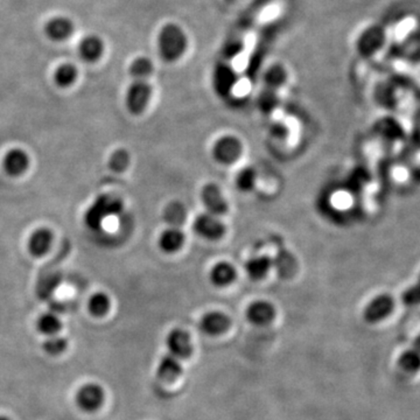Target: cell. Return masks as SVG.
<instances>
[{"mask_svg": "<svg viewBox=\"0 0 420 420\" xmlns=\"http://www.w3.org/2000/svg\"><path fill=\"white\" fill-rule=\"evenodd\" d=\"M168 354L173 355L177 359L187 360L193 354V344L189 333L182 328L172 329L166 338Z\"/></svg>", "mask_w": 420, "mask_h": 420, "instance_id": "obj_7", "label": "cell"}, {"mask_svg": "<svg viewBox=\"0 0 420 420\" xmlns=\"http://www.w3.org/2000/svg\"><path fill=\"white\" fill-rule=\"evenodd\" d=\"M277 91H276V90H271V89H264L263 93H261V95H259V110H261L263 113L269 115V113L274 111V109L277 108Z\"/></svg>", "mask_w": 420, "mask_h": 420, "instance_id": "obj_26", "label": "cell"}, {"mask_svg": "<svg viewBox=\"0 0 420 420\" xmlns=\"http://www.w3.org/2000/svg\"><path fill=\"white\" fill-rule=\"evenodd\" d=\"M78 71L71 63H65L55 70V83L61 88H68L78 80Z\"/></svg>", "mask_w": 420, "mask_h": 420, "instance_id": "obj_22", "label": "cell"}, {"mask_svg": "<svg viewBox=\"0 0 420 420\" xmlns=\"http://www.w3.org/2000/svg\"><path fill=\"white\" fill-rule=\"evenodd\" d=\"M192 229L195 235L210 242L220 241L227 232L225 224L222 222L221 217L206 212L194 219Z\"/></svg>", "mask_w": 420, "mask_h": 420, "instance_id": "obj_4", "label": "cell"}, {"mask_svg": "<svg viewBox=\"0 0 420 420\" xmlns=\"http://www.w3.org/2000/svg\"><path fill=\"white\" fill-rule=\"evenodd\" d=\"M237 279V269L227 261L215 263L209 270V282L217 289L232 285Z\"/></svg>", "mask_w": 420, "mask_h": 420, "instance_id": "obj_10", "label": "cell"}, {"mask_svg": "<svg viewBox=\"0 0 420 420\" xmlns=\"http://www.w3.org/2000/svg\"><path fill=\"white\" fill-rule=\"evenodd\" d=\"M200 199L206 212L222 217L229 212L228 200L220 186L215 182H208L202 187Z\"/></svg>", "mask_w": 420, "mask_h": 420, "instance_id": "obj_5", "label": "cell"}, {"mask_svg": "<svg viewBox=\"0 0 420 420\" xmlns=\"http://www.w3.org/2000/svg\"><path fill=\"white\" fill-rule=\"evenodd\" d=\"M104 390L95 383L82 386L76 395V403L85 412H95L104 404Z\"/></svg>", "mask_w": 420, "mask_h": 420, "instance_id": "obj_8", "label": "cell"}, {"mask_svg": "<svg viewBox=\"0 0 420 420\" xmlns=\"http://www.w3.org/2000/svg\"><path fill=\"white\" fill-rule=\"evenodd\" d=\"M401 301L408 307H415L420 305V274H418L417 282L409 286L401 294Z\"/></svg>", "mask_w": 420, "mask_h": 420, "instance_id": "obj_29", "label": "cell"}, {"mask_svg": "<svg viewBox=\"0 0 420 420\" xmlns=\"http://www.w3.org/2000/svg\"><path fill=\"white\" fill-rule=\"evenodd\" d=\"M47 36L53 41H63L73 34L74 23L65 16H56L49 20L45 26Z\"/></svg>", "mask_w": 420, "mask_h": 420, "instance_id": "obj_16", "label": "cell"}, {"mask_svg": "<svg viewBox=\"0 0 420 420\" xmlns=\"http://www.w3.org/2000/svg\"><path fill=\"white\" fill-rule=\"evenodd\" d=\"M243 155V143L234 135H221L216 139L212 147L214 162L222 166H232Z\"/></svg>", "mask_w": 420, "mask_h": 420, "instance_id": "obj_3", "label": "cell"}, {"mask_svg": "<svg viewBox=\"0 0 420 420\" xmlns=\"http://www.w3.org/2000/svg\"><path fill=\"white\" fill-rule=\"evenodd\" d=\"M396 306L395 299L389 294H381L373 298L363 311V319L368 324H378L391 316Z\"/></svg>", "mask_w": 420, "mask_h": 420, "instance_id": "obj_6", "label": "cell"}, {"mask_svg": "<svg viewBox=\"0 0 420 420\" xmlns=\"http://www.w3.org/2000/svg\"><path fill=\"white\" fill-rule=\"evenodd\" d=\"M182 374V366L180 360L170 354H166L158 364L157 376L165 383H172Z\"/></svg>", "mask_w": 420, "mask_h": 420, "instance_id": "obj_17", "label": "cell"}, {"mask_svg": "<svg viewBox=\"0 0 420 420\" xmlns=\"http://www.w3.org/2000/svg\"><path fill=\"white\" fill-rule=\"evenodd\" d=\"M129 165H130V155L125 150H118L113 152L110 157V160H109L110 170L116 172V173H122L124 170H126Z\"/></svg>", "mask_w": 420, "mask_h": 420, "instance_id": "obj_28", "label": "cell"}, {"mask_svg": "<svg viewBox=\"0 0 420 420\" xmlns=\"http://www.w3.org/2000/svg\"><path fill=\"white\" fill-rule=\"evenodd\" d=\"M186 236L181 228L167 227L159 236L158 247L164 254H173L185 245Z\"/></svg>", "mask_w": 420, "mask_h": 420, "instance_id": "obj_13", "label": "cell"}, {"mask_svg": "<svg viewBox=\"0 0 420 420\" xmlns=\"http://www.w3.org/2000/svg\"><path fill=\"white\" fill-rule=\"evenodd\" d=\"M256 182H257V172L254 167H245L243 170H239L236 175V187L242 193L251 192L254 188Z\"/></svg>", "mask_w": 420, "mask_h": 420, "instance_id": "obj_23", "label": "cell"}, {"mask_svg": "<svg viewBox=\"0 0 420 420\" xmlns=\"http://www.w3.org/2000/svg\"><path fill=\"white\" fill-rule=\"evenodd\" d=\"M70 252V243L65 239L60 245L58 254H55L54 258L47 263L40 270L36 286H35V294L40 300H48L54 294L58 285L62 282V272L60 266L62 261L66 258Z\"/></svg>", "mask_w": 420, "mask_h": 420, "instance_id": "obj_2", "label": "cell"}, {"mask_svg": "<svg viewBox=\"0 0 420 420\" xmlns=\"http://www.w3.org/2000/svg\"><path fill=\"white\" fill-rule=\"evenodd\" d=\"M279 252L280 254L274 258V267H277L279 274H282L283 277H289L296 271L297 263L289 251H279Z\"/></svg>", "mask_w": 420, "mask_h": 420, "instance_id": "obj_25", "label": "cell"}, {"mask_svg": "<svg viewBox=\"0 0 420 420\" xmlns=\"http://www.w3.org/2000/svg\"><path fill=\"white\" fill-rule=\"evenodd\" d=\"M88 307L93 316L100 318V316H104L110 311L111 301L107 294L98 292L89 299Z\"/></svg>", "mask_w": 420, "mask_h": 420, "instance_id": "obj_24", "label": "cell"}, {"mask_svg": "<svg viewBox=\"0 0 420 420\" xmlns=\"http://www.w3.org/2000/svg\"><path fill=\"white\" fill-rule=\"evenodd\" d=\"M247 319L254 326H266L276 318V307L270 301L256 300L247 306Z\"/></svg>", "mask_w": 420, "mask_h": 420, "instance_id": "obj_9", "label": "cell"}, {"mask_svg": "<svg viewBox=\"0 0 420 420\" xmlns=\"http://www.w3.org/2000/svg\"><path fill=\"white\" fill-rule=\"evenodd\" d=\"M104 52V43L97 35H89L80 43V55L87 62H96Z\"/></svg>", "mask_w": 420, "mask_h": 420, "instance_id": "obj_19", "label": "cell"}, {"mask_svg": "<svg viewBox=\"0 0 420 420\" xmlns=\"http://www.w3.org/2000/svg\"><path fill=\"white\" fill-rule=\"evenodd\" d=\"M54 234L48 228L36 229L28 241V250L33 257L40 258L49 252L53 245Z\"/></svg>", "mask_w": 420, "mask_h": 420, "instance_id": "obj_15", "label": "cell"}, {"mask_svg": "<svg viewBox=\"0 0 420 420\" xmlns=\"http://www.w3.org/2000/svg\"><path fill=\"white\" fill-rule=\"evenodd\" d=\"M153 73V63L146 58H139L130 67L132 83L127 89L126 104L129 112L133 116H140L146 110L152 97V85L147 82Z\"/></svg>", "mask_w": 420, "mask_h": 420, "instance_id": "obj_1", "label": "cell"}, {"mask_svg": "<svg viewBox=\"0 0 420 420\" xmlns=\"http://www.w3.org/2000/svg\"><path fill=\"white\" fill-rule=\"evenodd\" d=\"M162 217L167 227L181 228L187 220V208L180 201H172L164 209Z\"/></svg>", "mask_w": 420, "mask_h": 420, "instance_id": "obj_20", "label": "cell"}, {"mask_svg": "<svg viewBox=\"0 0 420 420\" xmlns=\"http://www.w3.org/2000/svg\"><path fill=\"white\" fill-rule=\"evenodd\" d=\"M36 328L45 335H56L61 331V320L54 313H43L36 321Z\"/></svg>", "mask_w": 420, "mask_h": 420, "instance_id": "obj_21", "label": "cell"}, {"mask_svg": "<svg viewBox=\"0 0 420 420\" xmlns=\"http://www.w3.org/2000/svg\"><path fill=\"white\" fill-rule=\"evenodd\" d=\"M230 324H232L230 318L225 313L220 312V311L206 313L200 320L201 331L212 336L220 335L227 332Z\"/></svg>", "mask_w": 420, "mask_h": 420, "instance_id": "obj_12", "label": "cell"}, {"mask_svg": "<svg viewBox=\"0 0 420 420\" xmlns=\"http://www.w3.org/2000/svg\"><path fill=\"white\" fill-rule=\"evenodd\" d=\"M31 164L30 155L21 148H12L5 155L3 166L8 175L20 177L28 170Z\"/></svg>", "mask_w": 420, "mask_h": 420, "instance_id": "obj_14", "label": "cell"}, {"mask_svg": "<svg viewBox=\"0 0 420 420\" xmlns=\"http://www.w3.org/2000/svg\"><path fill=\"white\" fill-rule=\"evenodd\" d=\"M67 347H68L67 339L56 335L49 336L43 344V351L50 356L62 354L63 351H66Z\"/></svg>", "mask_w": 420, "mask_h": 420, "instance_id": "obj_27", "label": "cell"}, {"mask_svg": "<svg viewBox=\"0 0 420 420\" xmlns=\"http://www.w3.org/2000/svg\"><path fill=\"white\" fill-rule=\"evenodd\" d=\"M398 366L408 374H417L420 371V333L411 347L405 351L398 360Z\"/></svg>", "mask_w": 420, "mask_h": 420, "instance_id": "obj_18", "label": "cell"}, {"mask_svg": "<svg viewBox=\"0 0 420 420\" xmlns=\"http://www.w3.org/2000/svg\"><path fill=\"white\" fill-rule=\"evenodd\" d=\"M274 269V258L269 254H254L247 259L244 265V270L247 277L254 282H259L266 278Z\"/></svg>", "mask_w": 420, "mask_h": 420, "instance_id": "obj_11", "label": "cell"}, {"mask_svg": "<svg viewBox=\"0 0 420 420\" xmlns=\"http://www.w3.org/2000/svg\"><path fill=\"white\" fill-rule=\"evenodd\" d=\"M0 420H11L10 418H8L6 416H0Z\"/></svg>", "mask_w": 420, "mask_h": 420, "instance_id": "obj_30", "label": "cell"}]
</instances>
